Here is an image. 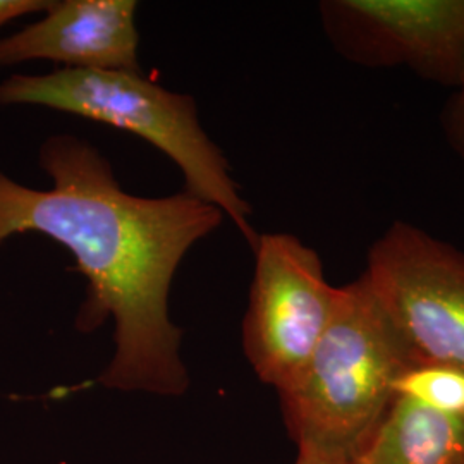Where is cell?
Returning <instances> with one entry per match:
<instances>
[{
	"instance_id": "obj_1",
	"label": "cell",
	"mask_w": 464,
	"mask_h": 464,
	"mask_svg": "<svg viewBox=\"0 0 464 464\" xmlns=\"http://www.w3.org/2000/svg\"><path fill=\"white\" fill-rule=\"evenodd\" d=\"M40 166L52 178L50 189L0 172V243L38 232L74 256L86 279L74 327L93 332L114 324V354L99 385L181 398L191 381L183 331L169 315L170 285L186 253L226 216L186 191L166 198L126 193L99 150L71 134L42 145Z\"/></svg>"
},
{
	"instance_id": "obj_4",
	"label": "cell",
	"mask_w": 464,
	"mask_h": 464,
	"mask_svg": "<svg viewBox=\"0 0 464 464\" xmlns=\"http://www.w3.org/2000/svg\"><path fill=\"white\" fill-rule=\"evenodd\" d=\"M241 344L258 381L293 385L327 331L339 287L325 279L315 249L285 232L258 234Z\"/></svg>"
},
{
	"instance_id": "obj_9",
	"label": "cell",
	"mask_w": 464,
	"mask_h": 464,
	"mask_svg": "<svg viewBox=\"0 0 464 464\" xmlns=\"http://www.w3.org/2000/svg\"><path fill=\"white\" fill-rule=\"evenodd\" d=\"M394 396L411 399L439 413L464 420V370L413 362L399 375Z\"/></svg>"
},
{
	"instance_id": "obj_12",
	"label": "cell",
	"mask_w": 464,
	"mask_h": 464,
	"mask_svg": "<svg viewBox=\"0 0 464 464\" xmlns=\"http://www.w3.org/2000/svg\"><path fill=\"white\" fill-rule=\"evenodd\" d=\"M53 0H0V28L17 17L49 11Z\"/></svg>"
},
{
	"instance_id": "obj_6",
	"label": "cell",
	"mask_w": 464,
	"mask_h": 464,
	"mask_svg": "<svg viewBox=\"0 0 464 464\" xmlns=\"http://www.w3.org/2000/svg\"><path fill=\"white\" fill-rule=\"evenodd\" d=\"M335 52L356 66L404 67L452 92L464 86V0H325Z\"/></svg>"
},
{
	"instance_id": "obj_5",
	"label": "cell",
	"mask_w": 464,
	"mask_h": 464,
	"mask_svg": "<svg viewBox=\"0 0 464 464\" xmlns=\"http://www.w3.org/2000/svg\"><path fill=\"white\" fill-rule=\"evenodd\" d=\"M363 276L413 362L464 370V251L396 220Z\"/></svg>"
},
{
	"instance_id": "obj_2",
	"label": "cell",
	"mask_w": 464,
	"mask_h": 464,
	"mask_svg": "<svg viewBox=\"0 0 464 464\" xmlns=\"http://www.w3.org/2000/svg\"><path fill=\"white\" fill-rule=\"evenodd\" d=\"M0 105L47 107L143 138L179 167L186 193L216 205L255 248L258 234L249 222L251 207L222 150L201 128L189 95L169 92L140 72L64 67L40 76H11L0 83Z\"/></svg>"
},
{
	"instance_id": "obj_11",
	"label": "cell",
	"mask_w": 464,
	"mask_h": 464,
	"mask_svg": "<svg viewBox=\"0 0 464 464\" xmlns=\"http://www.w3.org/2000/svg\"><path fill=\"white\" fill-rule=\"evenodd\" d=\"M298 454L293 464H354L348 450L318 442H298Z\"/></svg>"
},
{
	"instance_id": "obj_10",
	"label": "cell",
	"mask_w": 464,
	"mask_h": 464,
	"mask_svg": "<svg viewBox=\"0 0 464 464\" xmlns=\"http://www.w3.org/2000/svg\"><path fill=\"white\" fill-rule=\"evenodd\" d=\"M440 126L449 149L454 151V155L464 166V86L452 92L442 111Z\"/></svg>"
},
{
	"instance_id": "obj_8",
	"label": "cell",
	"mask_w": 464,
	"mask_h": 464,
	"mask_svg": "<svg viewBox=\"0 0 464 464\" xmlns=\"http://www.w3.org/2000/svg\"><path fill=\"white\" fill-rule=\"evenodd\" d=\"M351 456L354 464H464V420L394 396Z\"/></svg>"
},
{
	"instance_id": "obj_3",
	"label": "cell",
	"mask_w": 464,
	"mask_h": 464,
	"mask_svg": "<svg viewBox=\"0 0 464 464\" xmlns=\"http://www.w3.org/2000/svg\"><path fill=\"white\" fill-rule=\"evenodd\" d=\"M410 363L365 276L341 285L335 314L310 362L277 392L289 437L295 444L310 440L353 452L389 410Z\"/></svg>"
},
{
	"instance_id": "obj_7",
	"label": "cell",
	"mask_w": 464,
	"mask_h": 464,
	"mask_svg": "<svg viewBox=\"0 0 464 464\" xmlns=\"http://www.w3.org/2000/svg\"><path fill=\"white\" fill-rule=\"evenodd\" d=\"M134 0L52 2L45 17L0 38V67L52 61L66 69L140 72Z\"/></svg>"
}]
</instances>
